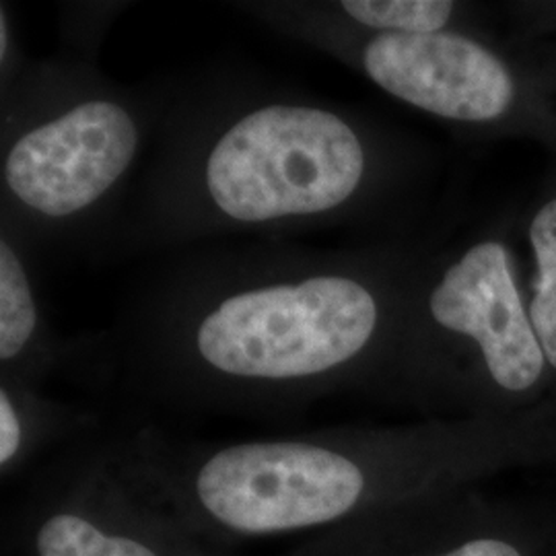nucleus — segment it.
<instances>
[{
  "label": "nucleus",
  "instance_id": "obj_1",
  "mask_svg": "<svg viewBox=\"0 0 556 556\" xmlns=\"http://www.w3.org/2000/svg\"><path fill=\"white\" fill-rule=\"evenodd\" d=\"M431 238L361 250L258 248L176 270L140 337L169 369L229 392L392 383Z\"/></svg>",
  "mask_w": 556,
  "mask_h": 556
},
{
  "label": "nucleus",
  "instance_id": "obj_2",
  "mask_svg": "<svg viewBox=\"0 0 556 556\" xmlns=\"http://www.w3.org/2000/svg\"><path fill=\"white\" fill-rule=\"evenodd\" d=\"M425 155L386 126L298 93L202 101L172 128L132 223L137 243L361 223L396 206Z\"/></svg>",
  "mask_w": 556,
  "mask_h": 556
},
{
  "label": "nucleus",
  "instance_id": "obj_3",
  "mask_svg": "<svg viewBox=\"0 0 556 556\" xmlns=\"http://www.w3.org/2000/svg\"><path fill=\"white\" fill-rule=\"evenodd\" d=\"M390 386L464 418L521 417L556 404L528 312L519 206L433 236Z\"/></svg>",
  "mask_w": 556,
  "mask_h": 556
},
{
  "label": "nucleus",
  "instance_id": "obj_4",
  "mask_svg": "<svg viewBox=\"0 0 556 556\" xmlns=\"http://www.w3.org/2000/svg\"><path fill=\"white\" fill-rule=\"evenodd\" d=\"M241 9L429 118L486 139L530 140L556 161V38L511 29L503 4L493 23L427 36L346 29L312 2Z\"/></svg>",
  "mask_w": 556,
  "mask_h": 556
},
{
  "label": "nucleus",
  "instance_id": "obj_5",
  "mask_svg": "<svg viewBox=\"0 0 556 556\" xmlns=\"http://www.w3.org/2000/svg\"><path fill=\"white\" fill-rule=\"evenodd\" d=\"M153 108L85 62H48L2 91V225L21 239L93 223L132 176Z\"/></svg>",
  "mask_w": 556,
  "mask_h": 556
},
{
  "label": "nucleus",
  "instance_id": "obj_6",
  "mask_svg": "<svg viewBox=\"0 0 556 556\" xmlns=\"http://www.w3.org/2000/svg\"><path fill=\"white\" fill-rule=\"evenodd\" d=\"M365 556H553L548 519L452 491L383 511Z\"/></svg>",
  "mask_w": 556,
  "mask_h": 556
},
{
  "label": "nucleus",
  "instance_id": "obj_7",
  "mask_svg": "<svg viewBox=\"0 0 556 556\" xmlns=\"http://www.w3.org/2000/svg\"><path fill=\"white\" fill-rule=\"evenodd\" d=\"M519 243L528 312L555 378L556 402V161L519 206Z\"/></svg>",
  "mask_w": 556,
  "mask_h": 556
},
{
  "label": "nucleus",
  "instance_id": "obj_8",
  "mask_svg": "<svg viewBox=\"0 0 556 556\" xmlns=\"http://www.w3.org/2000/svg\"><path fill=\"white\" fill-rule=\"evenodd\" d=\"M314 4V2H312ZM321 17L363 34L427 36L493 23L501 7L456 0H340L314 4Z\"/></svg>",
  "mask_w": 556,
  "mask_h": 556
},
{
  "label": "nucleus",
  "instance_id": "obj_9",
  "mask_svg": "<svg viewBox=\"0 0 556 556\" xmlns=\"http://www.w3.org/2000/svg\"><path fill=\"white\" fill-rule=\"evenodd\" d=\"M48 326L38 289L25 256V241L15 229H0V361L15 367L48 346Z\"/></svg>",
  "mask_w": 556,
  "mask_h": 556
},
{
  "label": "nucleus",
  "instance_id": "obj_10",
  "mask_svg": "<svg viewBox=\"0 0 556 556\" xmlns=\"http://www.w3.org/2000/svg\"><path fill=\"white\" fill-rule=\"evenodd\" d=\"M38 556H157V553L135 538L108 534L75 514H56L48 517L38 532Z\"/></svg>",
  "mask_w": 556,
  "mask_h": 556
},
{
  "label": "nucleus",
  "instance_id": "obj_11",
  "mask_svg": "<svg viewBox=\"0 0 556 556\" xmlns=\"http://www.w3.org/2000/svg\"><path fill=\"white\" fill-rule=\"evenodd\" d=\"M25 443V418L11 390L4 386L0 390V464L7 468L20 456Z\"/></svg>",
  "mask_w": 556,
  "mask_h": 556
},
{
  "label": "nucleus",
  "instance_id": "obj_12",
  "mask_svg": "<svg viewBox=\"0 0 556 556\" xmlns=\"http://www.w3.org/2000/svg\"><path fill=\"white\" fill-rule=\"evenodd\" d=\"M0 73H2V91L9 89L21 75L13 20L4 2L0 4Z\"/></svg>",
  "mask_w": 556,
  "mask_h": 556
},
{
  "label": "nucleus",
  "instance_id": "obj_13",
  "mask_svg": "<svg viewBox=\"0 0 556 556\" xmlns=\"http://www.w3.org/2000/svg\"><path fill=\"white\" fill-rule=\"evenodd\" d=\"M548 536H551V553L556 556V516L548 519Z\"/></svg>",
  "mask_w": 556,
  "mask_h": 556
}]
</instances>
